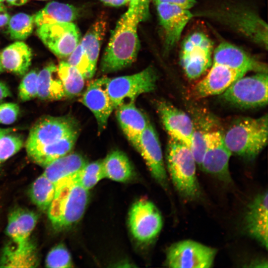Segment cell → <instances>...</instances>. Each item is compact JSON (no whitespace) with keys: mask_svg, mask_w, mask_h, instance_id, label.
Here are the masks:
<instances>
[{"mask_svg":"<svg viewBox=\"0 0 268 268\" xmlns=\"http://www.w3.org/2000/svg\"><path fill=\"white\" fill-rule=\"evenodd\" d=\"M268 72L243 76L233 82L220 97L226 103L239 108L264 107L268 104Z\"/></svg>","mask_w":268,"mask_h":268,"instance_id":"6","label":"cell"},{"mask_svg":"<svg viewBox=\"0 0 268 268\" xmlns=\"http://www.w3.org/2000/svg\"><path fill=\"white\" fill-rule=\"evenodd\" d=\"M131 0H100L104 4L112 6H120L129 3Z\"/></svg>","mask_w":268,"mask_h":268,"instance_id":"42","label":"cell"},{"mask_svg":"<svg viewBox=\"0 0 268 268\" xmlns=\"http://www.w3.org/2000/svg\"><path fill=\"white\" fill-rule=\"evenodd\" d=\"M38 36L59 58L68 57L79 43L80 33L72 22L44 24L38 27Z\"/></svg>","mask_w":268,"mask_h":268,"instance_id":"12","label":"cell"},{"mask_svg":"<svg viewBox=\"0 0 268 268\" xmlns=\"http://www.w3.org/2000/svg\"><path fill=\"white\" fill-rule=\"evenodd\" d=\"M193 14V17H204L227 26L267 49L268 25L255 11L247 6L224 2Z\"/></svg>","mask_w":268,"mask_h":268,"instance_id":"2","label":"cell"},{"mask_svg":"<svg viewBox=\"0 0 268 268\" xmlns=\"http://www.w3.org/2000/svg\"><path fill=\"white\" fill-rule=\"evenodd\" d=\"M38 264L37 248L31 241L24 246L7 244L0 257V267L34 268Z\"/></svg>","mask_w":268,"mask_h":268,"instance_id":"23","label":"cell"},{"mask_svg":"<svg viewBox=\"0 0 268 268\" xmlns=\"http://www.w3.org/2000/svg\"><path fill=\"white\" fill-rule=\"evenodd\" d=\"M160 23L164 32L165 50L169 52L179 41L183 31L193 17L189 9L175 5L156 2Z\"/></svg>","mask_w":268,"mask_h":268,"instance_id":"16","label":"cell"},{"mask_svg":"<svg viewBox=\"0 0 268 268\" xmlns=\"http://www.w3.org/2000/svg\"><path fill=\"white\" fill-rule=\"evenodd\" d=\"M207 75L193 88V93L198 98L220 95L236 80L244 76V71L226 66L212 64Z\"/></svg>","mask_w":268,"mask_h":268,"instance_id":"18","label":"cell"},{"mask_svg":"<svg viewBox=\"0 0 268 268\" xmlns=\"http://www.w3.org/2000/svg\"><path fill=\"white\" fill-rule=\"evenodd\" d=\"M108 78L102 77L90 82L81 99V103L93 114L99 133L105 129L114 109L107 91Z\"/></svg>","mask_w":268,"mask_h":268,"instance_id":"17","label":"cell"},{"mask_svg":"<svg viewBox=\"0 0 268 268\" xmlns=\"http://www.w3.org/2000/svg\"><path fill=\"white\" fill-rule=\"evenodd\" d=\"M222 135L232 154L253 160L267 143L268 115L257 118H240L233 122Z\"/></svg>","mask_w":268,"mask_h":268,"instance_id":"4","label":"cell"},{"mask_svg":"<svg viewBox=\"0 0 268 268\" xmlns=\"http://www.w3.org/2000/svg\"><path fill=\"white\" fill-rule=\"evenodd\" d=\"M7 2L10 5L20 6L24 4L27 0H6Z\"/></svg>","mask_w":268,"mask_h":268,"instance_id":"45","label":"cell"},{"mask_svg":"<svg viewBox=\"0 0 268 268\" xmlns=\"http://www.w3.org/2000/svg\"><path fill=\"white\" fill-rule=\"evenodd\" d=\"M105 178L114 181L125 183L134 175L133 166L125 153L119 150L110 152L102 160Z\"/></svg>","mask_w":268,"mask_h":268,"instance_id":"29","label":"cell"},{"mask_svg":"<svg viewBox=\"0 0 268 268\" xmlns=\"http://www.w3.org/2000/svg\"><path fill=\"white\" fill-rule=\"evenodd\" d=\"M4 0H0V2H3Z\"/></svg>","mask_w":268,"mask_h":268,"instance_id":"49","label":"cell"},{"mask_svg":"<svg viewBox=\"0 0 268 268\" xmlns=\"http://www.w3.org/2000/svg\"><path fill=\"white\" fill-rule=\"evenodd\" d=\"M129 224L134 237L141 242L154 239L160 232L163 220L160 212L149 200L141 199L132 206Z\"/></svg>","mask_w":268,"mask_h":268,"instance_id":"11","label":"cell"},{"mask_svg":"<svg viewBox=\"0 0 268 268\" xmlns=\"http://www.w3.org/2000/svg\"><path fill=\"white\" fill-rule=\"evenodd\" d=\"M73 133L54 142L46 145L30 154L36 164L45 167L55 160L68 154L72 149L78 136Z\"/></svg>","mask_w":268,"mask_h":268,"instance_id":"30","label":"cell"},{"mask_svg":"<svg viewBox=\"0 0 268 268\" xmlns=\"http://www.w3.org/2000/svg\"><path fill=\"white\" fill-rule=\"evenodd\" d=\"M34 23V16L24 13H17L10 18L8 31L12 39L22 40L32 32Z\"/></svg>","mask_w":268,"mask_h":268,"instance_id":"33","label":"cell"},{"mask_svg":"<svg viewBox=\"0 0 268 268\" xmlns=\"http://www.w3.org/2000/svg\"><path fill=\"white\" fill-rule=\"evenodd\" d=\"M155 2H164L177 5L182 8L189 9L196 3V0H155Z\"/></svg>","mask_w":268,"mask_h":268,"instance_id":"41","label":"cell"},{"mask_svg":"<svg viewBox=\"0 0 268 268\" xmlns=\"http://www.w3.org/2000/svg\"><path fill=\"white\" fill-rule=\"evenodd\" d=\"M167 169L175 189L188 201H197L201 196L196 174V162L190 148L170 138L166 150Z\"/></svg>","mask_w":268,"mask_h":268,"instance_id":"5","label":"cell"},{"mask_svg":"<svg viewBox=\"0 0 268 268\" xmlns=\"http://www.w3.org/2000/svg\"><path fill=\"white\" fill-rule=\"evenodd\" d=\"M79 15L76 7L58 1H51L34 15L37 27L44 24L62 22H72Z\"/></svg>","mask_w":268,"mask_h":268,"instance_id":"28","label":"cell"},{"mask_svg":"<svg viewBox=\"0 0 268 268\" xmlns=\"http://www.w3.org/2000/svg\"><path fill=\"white\" fill-rule=\"evenodd\" d=\"M11 130L6 129L0 134V162L7 160L21 148L23 145L22 138L10 134Z\"/></svg>","mask_w":268,"mask_h":268,"instance_id":"35","label":"cell"},{"mask_svg":"<svg viewBox=\"0 0 268 268\" xmlns=\"http://www.w3.org/2000/svg\"><path fill=\"white\" fill-rule=\"evenodd\" d=\"M38 220L34 212L22 208H17L11 212L8 217L6 233L13 243L24 246L30 240L29 236Z\"/></svg>","mask_w":268,"mask_h":268,"instance_id":"22","label":"cell"},{"mask_svg":"<svg viewBox=\"0 0 268 268\" xmlns=\"http://www.w3.org/2000/svg\"><path fill=\"white\" fill-rule=\"evenodd\" d=\"M213 48L212 41L202 32H194L184 39L180 62L189 78L199 77L211 66Z\"/></svg>","mask_w":268,"mask_h":268,"instance_id":"7","label":"cell"},{"mask_svg":"<svg viewBox=\"0 0 268 268\" xmlns=\"http://www.w3.org/2000/svg\"><path fill=\"white\" fill-rule=\"evenodd\" d=\"M10 16L5 12H0V27H2L7 24Z\"/></svg>","mask_w":268,"mask_h":268,"instance_id":"44","label":"cell"},{"mask_svg":"<svg viewBox=\"0 0 268 268\" xmlns=\"http://www.w3.org/2000/svg\"><path fill=\"white\" fill-rule=\"evenodd\" d=\"M217 250L199 242L185 240L167 250L165 264L172 268H208L213 265Z\"/></svg>","mask_w":268,"mask_h":268,"instance_id":"9","label":"cell"},{"mask_svg":"<svg viewBox=\"0 0 268 268\" xmlns=\"http://www.w3.org/2000/svg\"><path fill=\"white\" fill-rule=\"evenodd\" d=\"M137 151L144 159L153 178L167 190L168 180L160 141L155 129L149 122L140 135Z\"/></svg>","mask_w":268,"mask_h":268,"instance_id":"14","label":"cell"},{"mask_svg":"<svg viewBox=\"0 0 268 268\" xmlns=\"http://www.w3.org/2000/svg\"><path fill=\"white\" fill-rule=\"evenodd\" d=\"M150 0H131L127 10L118 20L103 55L100 69L115 72L131 66L136 60L140 44L139 24L149 17Z\"/></svg>","mask_w":268,"mask_h":268,"instance_id":"1","label":"cell"},{"mask_svg":"<svg viewBox=\"0 0 268 268\" xmlns=\"http://www.w3.org/2000/svg\"><path fill=\"white\" fill-rule=\"evenodd\" d=\"M204 129H196L195 127L192 138L190 149L197 165L200 167L205 150L206 136L207 132Z\"/></svg>","mask_w":268,"mask_h":268,"instance_id":"38","label":"cell"},{"mask_svg":"<svg viewBox=\"0 0 268 268\" xmlns=\"http://www.w3.org/2000/svg\"><path fill=\"white\" fill-rule=\"evenodd\" d=\"M268 192L258 195L248 204L245 216V229L249 236L268 249Z\"/></svg>","mask_w":268,"mask_h":268,"instance_id":"20","label":"cell"},{"mask_svg":"<svg viewBox=\"0 0 268 268\" xmlns=\"http://www.w3.org/2000/svg\"><path fill=\"white\" fill-rule=\"evenodd\" d=\"M68 57L67 62L77 68L85 79H89V63L80 43Z\"/></svg>","mask_w":268,"mask_h":268,"instance_id":"39","label":"cell"},{"mask_svg":"<svg viewBox=\"0 0 268 268\" xmlns=\"http://www.w3.org/2000/svg\"><path fill=\"white\" fill-rule=\"evenodd\" d=\"M106 23L102 19L97 20L79 42L87 58L89 63L88 78L95 74L101 43L105 34Z\"/></svg>","mask_w":268,"mask_h":268,"instance_id":"26","label":"cell"},{"mask_svg":"<svg viewBox=\"0 0 268 268\" xmlns=\"http://www.w3.org/2000/svg\"><path fill=\"white\" fill-rule=\"evenodd\" d=\"M118 122L128 140L137 150L140 135L149 122L135 105L134 101L125 102L116 109Z\"/></svg>","mask_w":268,"mask_h":268,"instance_id":"21","label":"cell"},{"mask_svg":"<svg viewBox=\"0 0 268 268\" xmlns=\"http://www.w3.org/2000/svg\"><path fill=\"white\" fill-rule=\"evenodd\" d=\"M46 266L52 268H67L73 267L71 256L63 245L52 248L46 259Z\"/></svg>","mask_w":268,"mask_h":268,"instance_id":"36","label":"cell"},{"mask_svg":"<svg viewBox=\"0 0 268 268\" xmlns=\"http://www.w3.org/2000/svg\"><path fill=\"white\" fill-rule=\"evenodd\" d=\"M77 132V124L69 117L42 118L30 131L26 142L27 154L29 155L44 146Z\"/></svg>","mask_w":268,"mask_h":268,"instance_id":"10","label":"cell"},{"mask_svg":"<svg viewBox=\"0 0 268 268\" xmlns=\"http://www.w3.org/2000/svg\"><path fill=\"white\" fill-rule=\"evenodd\" d=\"M157 75L150 66L136 73L108 78L107 91L114 109L126 100L134 101L139 95L154 90Z\"/></svg>","mask_w":268,"mask_h":268,"instance_id":"8","label":"cell"},{"mask_svg":"<svg viewBox=\"0 0 268 268\" xmlns=\"http://www.w3.org/2000/svg\"><path fill=\"white\" fill-rule=\"evenodd\" d=\"M0 54L4 69L19 75L25 74L31 64L32 51L23 42L17 41L9 45Z\"/></svg>","mask_w":268,"mask_h":268,"instance_id":"24","label":"cell"},{"mask_svg":"<svg viewBox=\"0 0 268 268\" xmlns=\"http://www.w3.org/2000/svg\"><path fill=\"white\" fill-rule=\"evenodd\" d=\"M38 72L32 70L25 74L18 88V95L24 101L37 97V77Z\"/></svg>","mask_w":268,"mask_h":268,"instance_id":"37","label":"cell"},{"mask_svg":"<svg viewBox=\"0 0 268 268\" xmlns=\"http://www.w3.org/2000/svg\"><path fill=\"white\" fill-rule=\"evenodd\" d=\"M205 150L200 168L225 183L232 182L229 162L232 155L219 131H208Z\"/></svg>","mask_w":268,"mask_h":268,"instance_id":"13","label":"cell"},{"mask_svg":"<svg viewBox=\"0 0 268 268\" xmlns=\"http://www.w3.org/2000/svg\"><path fill=\"white\" fill-rule=\"evenodd\" d=\"M57 70L66 97H71L79 94L84 87L85 79L80 71L64 61L60 62Z\"/></svg>","mask_w":268,"mask_h":268,"instance_id":"31","label":"cell"},{"mask_svg":"<svg viewBox=\"0 0 268 268\" xmlns=\"http://www.w3.org/2000/svg\"><path fill=\"white\" fill-rule=\"evenodd\" d=\"M5 11L6 8L4 5L1 2H0V12H5Z\"/></svg>","mask_w":268,"mask_h":268,"instance_id":"46","label":"cell"},{"mask_svg":"<svg viewBox=\"0 0 268 268\" xmlns=\"http://www.w3.org/2000/svg\"></svg>","mask_w":268,"mask_h":268,"instance_id":"50","label":"cell"},{"mask_svg":"<svg viewBox=\"0 0 268 268\" xmlns=\"http://www.w3.org/2000/svg\"><path fill=\"white\" fill-rule=\"evenodd\" d=\"M87 163L81 154L68 153L46 166L43 174L55 185L61 179L78 173Z\"/></svg>","mask_w":268,"mask_h":268,"instance_id":"25","label":"cell"},{"mask_svg":"<svg viewBox=\"0 0 268 268\" xmlns=\"http://www.w3.org/2000/svg\"><path fill=\"white\" fill-rule=\"evenodd\" d=\"M77 173L61 179L55 185V195L48 209V215L54 228L57 230L65 229L78 222L86 209L88 190L80 184Z\"/></svg>","mask_w":268,"mask_h":268,"instance_id":"3","label":"cell"},{"mask_svg":"<svg viewBox=\"0 0 268 268\" xmlns=\"http://www.w3.org/2000/svg\"><path fill=\"white\" fill-rule=\"evenodd\" d=\"M19 113L17 104L4 103L0 104V124L10 125L17 119Z\"/></svg>","mask_w":268,"mask_h":268,"instance_id":"40","label":"cell"},{"mask_svg":"<svg viewBox=\"0 0 268 268\" xmlns=\"http://www.w3.org/2000/svg\"><path fill=\"white\" fill-rule=\"evenodd\" d=\"M65 97L57 67L53 64H50L38 72L37 97L41 100H58Z\"/></svg>","mask_w":268,"mask_h":268,"instance_id":"27","label":"cell"},{"mask_svg":"<svg viewBox=\"0 0 268 268\" xmlns=\"http://www.w3.org/2000/svg\"><path fill=\"white\" fill-rule=\"evenodd\" d=\"M212 64H219L247 73L268 72L267 65L229 43H221L213 52Z\"/></svg>","mask_w":268,"mask_h":268,"instance_id":"19","label":"cell"},{"mask_svg":"<svg viewBox=\"0 0 268 268\" xmlns=\"http://www.w3.org/2000/svg\"><path fill=\"white\" fill-rule=\"evenodd\" d=\"M3 70H4V68H3V67L2 66V64L1 62L0 54V73L3 72Z\"/></svg>","mask_w":268,"mask_h":268,"instance_id":"47","label":"cell"},{"mask_svg":"<svg viewBox=\"0 0 268 268\" xmlns=\"http://www.w3.org/2000/svg\"><path fill=\"white\" fill-rule=\"evenodd\" d=\"M55 193V185L43 174L32 183L29 191L32 202L40 209L48 210Z\"/></svg>","mask_w":268,"mask_h":268,"instance_id":"32","label":"cell"},{"mask_svg":"<svg viewBox=\"0 0 268 268\" xmlns=\"http://www.w3.org/2000/svg\"><path fill=\"white\" fill-rule=\"evenodd\" d=\"M76 176L78 181L83 188L87 190L91 189L105 178L102 161L87 163Z\"/></svg>","mask_w":268,"mask_h":268,"instance_id":"34","label":"cell"},{"mask_svg":"<svg viewBox=\"0 0 268 268\" xmlns=\"http://www.w3.org/2000/svg\"><path fill=\"white\" fill-rule=\"evenodd\" d=\"M161 121L170 138L190 148L195 124L184 111L166 101L157 104Z\"/></svg>","mask_w":268,"mask_h":268,"instance_id":"15","label":"cell"},{"mask_svg":"<svg viewBox=\"0 0 268 268\" xmlns=\"http://www.w3.org/2000/svg\"><path fill=\"white\" fill-rule=\"evenodd\" d=\"M11 94L8 87L2 82L0 81V101L9 96Z\"/></svg>","mask_w":268,"mask_h":268,"instance_id":"43","label":"cell"},{"mask_svg":"<svg viewBox=\"0 0 268 268\" xmlns=\"http://www.w3.org/2000/svg\"><path fill=\"white\" fill-rule=\"evenodd\" d=\"M6 129H1L0 128V134L3 132L4 131H5Z\"/></svg>","mask_w":268,"mask_h":268,"instance_id":"48","label":"cell"}]
</instances>
